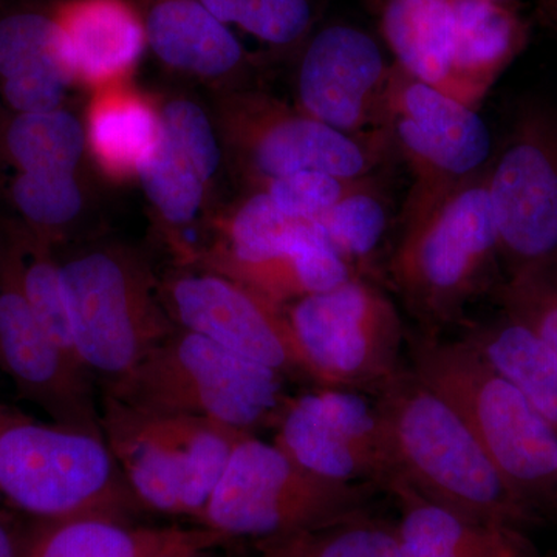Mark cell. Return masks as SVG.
Returning a JSON list of instances; mask_svg holds the SVG:
<instances>
[{
  "mask_svg": "<svg viewBox=\"0 0 557 557\" xmlns=\"http://www.w3.org/2000/svg\"><path fill=\"white\" fill-rule=\"evenodd\" d=\"M376 406L394 458L395 486L475 522L522 530L536 516L523 505L453 406L412 370L380 388Z\"/></svg>",
  "mask_w": 557,
  "mask_h": 557,
  "instance_id": "obj_1",
  "label": "cell"
},
{
  "mask_svg": "<svg viewBox=\"0 0 557 557\" xmlns=\"http://www.w3.org/2000/svg\"><path fill=\"white\" fill-rule=\"evenodd\" d=\"M410 370L467 421L516 496L557 512V431L463 341L408 335Z\"/></svg>",
  "mask_w": 557,
  "mask_h": 557,
  "instance_id": "obj_2",
  "label": "cell"
},
{
  "mask_svg": "<svg viewBox=\"0 0 557 557\" xmlns=\"http://www.w3.org/2000/svg\"><path fill=\"white\" fill-rule=\"evenodd\" d=\"M0 500L38 520L141 507L104 438L0 401Z\"/></svg>",
  "mask_w": 557,
  "mask_h": 557,
  "instance_id": "obj_3",
  "label": "cell"
},
{
  "mask_svg": "<svg viewBox=\"0 0 557 557\" xmlns=\"http://www.w3.org/2000/svg\"><path fill=\"white\" fill-rule=\"evenodd\" d=\"M101 432L143 508L197 519L247 432L102 394Z\"/></svg>",
  "mask_w": 557,
  "mask_h": 557,
  "instance_id": "obj_4",
  "label": "cell"
},
{
  "mask_svg": "<svg viewBox=\"0 0 557 557\" xmlns=\"http://www.w3.org/2000/svg\"><path fill=\"white\" fill-rule=\"evenodd\" d=\"M104 394L163 412L205 418L237 431L276 423L284 375L196 333L175 330Z\"/></svg>",
  "mask_w": 557,
  "mask_h": 557,
  "instance_id": "obj_5",
  "label": "cell"
},
{
  "mask_svg": "<svg viewBox=\"0 0 557 557\" xmlns=\"http://www.w3.org/2000/svg\"><path fill=\"white\" fill-rule=\"evenodd\" d=\"M73 344L81 364L104 386L132 372L177 330L148 262L102 247L60 259Z\"/></svg>",
  "mask_w": 557,
  "mask_h": 557,
  "instance_id": "obj_6",
  "label": "cell"
},
{
  "mask_svg": "<svg viewBox=\"0 0 557 557\" xmlns=\"http://www.w3.org/2000/svg\"><path fill=\"white\" fill-rule=\"evenodd\" d=\"M373 486L321 478L248 434L196 520L228 541L287 537L366 512Z\"/></svg>",
  "mask_w": 557,
  "mask_h": 557,
  "instance_id": "obj_7",
  "label": "cell"
},
{
  "mask_svg": "<svg viewBox=\"0 0 557 557\" xmlns=\"http://www.w3.org/2000/svg\"><path fill=\"white\" fill-rule=\"evenodd\" d=\"M486 170L426 218L405 226L392 256V278L424 332L460 322L496 265Z\"/></svg>",
  "mask_w": 557,
  "mask_h": 557,
  "instance_id": "obj_8",
  "label": "cell"
},
{
  "mask_svg": "<svg viewBox=\"0 0 557 557\" xmlns=\"http://www.w3.org/2000/svg\"><path fill=\"white\" fill-rule=\"evenodd\" d=\"M383 127L412 174L403 228L426 218L490 166L493 143L478 110L397 64H392Z\"/></svg>",
  "mask_w": 557,
  "mask_h": 557,
  "instance_id": "obj_9",
  "label": "cell"
},
{
  "mask_svg": "<svg viewBox=\"0 0 557 557\" xmlns=\"http://www.w3.org/2000/svg\"><path fill=\"white\" fill-rule=\"evenodd\" d=\"M310 379L379 392L403 370L408 339L395 304L362 274L285 307Z\"/></svg>",
  "mask_w": 557,
  "mask_h": 557,
  "instance_id": "obj_10",
  "label": "cell"
},
{
  "mask_svg": "<svg viewBox=\"0 0 557 557\" xmlns=\"http://www.w3.org/2000/svg\"><path fill=\"white\" fill-rule=\"evenodd\" d=\"M222 110L223 138L252 190L302 171L369 177L395 152L386 127L344 134L269 95L239 91Z\"/></svg>",
  "mask_w": 557,
  "mask_h": 557,
  "instance_id": "obj_11",
  "label": "cell"
},
{
  "mask_svg": "<svg viewBox=\"0 0 557 557\" xmlns=\"http://www.w3.org/2000/svg\"><path fill=\"white\" fill-rule=\"evenodd\" d=\"M498 259L507 274L557 256V116L542 106L519 113L486 170Z\"/></svg>",
  "mask_w": 557,
  "mask_h": 557,
  "instance_id": "obj_12",
  "label": "cell"
},
{
  "mask_svg": "<svg viewBox=\"0 0 557 557\" xmlns=\"http://www.w3.org/2000/svg\"><path fill=\"white\" fill-rule=\"evenodd\" d=\"M274 445L300 467L343 483L394 485V458L376 403L347 388L322 387L287 398Z\"/></svg>",
  "mask_w": 557,
  "mask_h": 557,
  "instance_id": "obj_13",
  "label": "cell"
},
{
  "mask_svg": "<svg viewBox=\"0 0 557 557\" xmlns=\"http://www.w3.org/2000/svg\"><path fill=\"white\" fill-rule=\"evenodd\" d=\"M160 295L175 327L281 375L311 380L284 309L236 278L185 267L161 282Z\"/></svg>",
  "mask_w": 557,
  "mask_h": 557,
  "instance_id": "obj_14",
  "label": "cell"
},
{
  "mask_svg": "<svg viewBox=\"0 0 557 557\" xmlns=\"http://www.w3.org/2000/svg\"><path fill=\"white\" fill-rule=\"evenodd\" d=\"M299 51L300 110L348 135L383 129L392 64L379 40L355 25L330 24Z\"/></svg>",
  "mask_w": 557,
  "mask_h": 557,
  "instance_id": "obj_15",
  "label": "cell"
},
{
  "mask_svg": "<svg viewBox=\"0 0 557 557\" xmlns=\"http://www.w3.org/2000/svg\"><path fill=\"white\" fill-rule=\"evenodd\" d=\"M0 372L17 395L62 426L100 435L91 375L40 325L0 249Z\"/></svg>",
  "mask_w": 557,
  "mask_h": 557,
  "instance_id": "obj_16",
  "label": "cell"
},
{
  "mask_svg": "<svg viewBox=\"0 0 557 557\" xmlns=\"http://www.w3.org/2000/svg\"><path fill=\"white\" fill-rule=\"evenodd\" d=\"M75 84L95 90L126 83L148 49L131 0H61L51 10Z\"/></svg>",
  "mask_w": 557,
  "mask_h": 557,
  "instance_id": "obj_17",
  "label": "cell"
},
{
  "mask_svg": "<svg viewBox=\"0 0 557 557\" xmlns=\"http://www.w3.org/2000/svg\"><path fill=\"white\" fill-rule=\"evenodd\" d=\"M145 24L148 49L161 64L208 81L247 72L249 54L228 25L199 0H131Z\"/></svg>",
  "mask_w": 557,
  "mask_h": 557,
  "instance_id": "obj_18",
  "label": "cell"
},
{
  "mask_svg": "<svg viewBox=\"0 0 557 557\" xmlns=\"http://www.w3.org/2000/svg\"><path fill=\"white\" fill-rule=\"evenodd\" d=\"M73 84L51 11H20L0 20V91L11 112L60 109Z\"/></svg>",
  "mask_w": 557,
  "mask_h": 557,
  "instance_id": "obj_19",
  "label": "cell"
},
{
  "mask_svg": "<svg viewBox=\"0 0 557 557\" xmlns=\"http://www.w3.org/2000/svg\"><path fill=\"white\" fill-rule=\"evenodd\" d=\"M228 539L208 528L137 527L119 516L91 515L39 520L24 557H161L175 549L200 552Z\"/></svg>",
  "mask_w": 557,
  "mask_h": 557,
  "instance_id": "obj_20",
  "label": "cell"
},
{
  "mask_svg": "<svg viewBox=\"0 0 557 557\" xmlns=\"http://www.w3.org/2000/svg\"><path fill=\"white\" fill-rule=\"evenodd\" d=\"M456 24L454 100L479 109L528 42V24L518 7L496 0H450Z\"/></svg>",
  "mask_w": 557,
  "mask_h": 557,
  "instance_id": "obj_21",
  "label": "cell"
},
{
  "mask_svg": "<svg viewBox=\"0 0 557 557\" xmlns=\"http://www.w3.org/2000/svg\"><path fill=\"white\" fill-rule=\"evenodd\" d=\"M388 493L401 507L399 557H531L533 553L518 528L463 518L406 486L392 487Z\"/></svg>",
  "mask_w": 557,
  "mask_h": 557,
  "instance_id": "obj_22",
  "label": "cell"
},
{
  "mask_svg": "<svg viewBox=\"0 0 557 557\" xmlns=\"http://www.w3.org/2000/svg\"><path fill=\"white\" fill-rule=\"evenodd\" d=\"M381 33L394 64L454 98L456 24L450 0H386Z\"/></svg>",
  "mask_w": 557,
  "mask_h": 557,
  "instance_id": "obj_23",
  "label": "cell"
},
{
  "mask_svg": "<svg viewBox=\"0 0 557 557\" xmlns=\"http://www.w3.org/2000/svg\"><path fill=\"white\" fill-rule=\"evenodd\" d=\"M84 126L87 150L106 174L137 177L160 143V108L121 83L97 90Z\"/></svg>",
  "mask_w": 557,
  "mask_h": 557,
  "instance_id": "obj_24",
  "label": "cell"
},
{
  "mask_svg": "<svg viewBox=\"0 0 557 557\" xmlns=\"http://www.w3.org/2000/svg\"><path fill=\"white\" fill-rule=\"evenodd\" d=\"M461 341L557 431V357L533 330L515 318L469 324Z\"/></svg>",
  "mask_w": 557,
  "mask_h": 557,
  "instance_id": "obj_25",
  "label": "cell"
},
{
  "mask_svg": "<svg viewBox=\"0 0 557 557\" xmlns=\"http://www.w3.org/2000/svg\"><path fill=\"white\" fill-rule=\"evenodd\" d=\"M215 271L236 278L281 309L307 296L338 287L359 274L319 237L314 225L309 233L269 258L234 263Z\"/></svg>",
  "mask_w": 557,
  "mask_h": 557,
  "instance_id": "obj_26",
  "label": "cell"
},
{
  "mask_svg": "<svg viewBox=\"0 0 557 557\" xmlns=\"http://www.w3.org/2000/svg\"><path fill=\"white\" fill-rule=\"evenodd\" d=\"M86 150V126L64 108L13 112L2 129L3 156L17 172H76Z\"/></svg>",
  "mask_w": 557,
  "mask_h": 557,
  "instance_id": "obj_27",
  "label": "cell"
},
{
  "mask_svg": "<svg viewBox=\"0 0 557 557\" xmlns=\"http://www.w3.org/2000/svg\"><path fill=\"white\" fill-rule=\"evenodd\" d=\"M391 209L375 177L344 197L313 222L317 233L336 255L361 274L379 251L388 228Z\"/></svg>",
  "mask_w": 557,
  "mask_h": 557,
  "instance_id": "obj_28",
  "label": "cell"
},
{
  "mask_svg": "<svg viewBox=\"0 0 557 557\" xmlns=\"http://www.w3.org/2000/svg\"><path fill=\"white\" fill-rule=\"evenodd\" d=\"M267 557H399L397 527L366 512L293 536L260 541Z\"/></svg>",
  "mask_w": 557,
  "mask_h": 557,
  "instance_id": "obj_29",
  "label": "cell"
},
{
  "mask_svg": "<svg viewBox=\"0 0 557 557\" xmlns=\"http://www.w3.org/2000/svg\"><path fill=\"white\" fill-rule=\"evenodd\" d=\"M222 24L236 25L271 49L296 50L313 33L322 0H199Z\"/></svg>",
  "mask_w": 557,
  "mask_h": 557,
  "instance_id": "obj_30",
  "label": "cell"
},
{
  "mask_svg": "<svg viewBox=\"0 0 557 557\" xmlns=\"http://www.w3.org/2000/svg\"><path fill=\"white\" fill-rule=\"evenodd\" d=\"M10 200L22 226L53 245L84 208L76 172H16L10 183Z\"/></svg>",
  "mask_w": 557,
  "mask_h": 557,
  "instance_id": "obj_31",
  "label": "cell"
},
{
  "mask_svg": "<svg viewBox=\"0 0 557 557\" xmlns=\"http://www.w3.org/2000/svg\"><path fill=\"white\" fill-rule=\"evenodd\" d=\"M137 178L160 219L177 228L193 223L207 199L208 183L163 137L139 166Z\"/></svg>",
  "mask_w": 557,
  "mask_h": 557,
  "instance_id": "obj_32",
  "label": "cell"
},
{
  "mask_svg": "<svg viewBox=\"0 0 557 557\" xmlns=\"http://www.w3.org/2000/svg\"><path fill=\"white\" fill-rule=\"evenodd\" d=\"M496 298L505 314L533 330L557 357V256L509 274Z\"/></svg>",
  "mask_w": 557,
  "mask_h": 557,
  "instance_id": "obj_33",
  "label": "cell"
},
{
  "mask_svg": "<svg viewBox=\"0 0 557 557\" xmlns=\"http://www.w3.org/2000/svg\"><path fill=\"white\" fill-rule=\"evenodd\" d=\"M161 137L189 161L205 182L212 183L222 164V137L207 110L188 98H175L160 108Z\"/></svg>",
  "mask_w": 557,
  "mask_h": 557,
  "instance_id": "obj_34",
  "label": "cell"
},
{
  "mask_svg": "<svg viewBox=\"0 0 557 557\" xmlns=\"http://www.w3.org/2000/svg\"><path fill=\"white\" fill-rule=\"evenodd\" d=\"M372 177L350 178L329 172L302 171L270 180L255 190L269 194L288 218L313 223Z\"/></svg>",
  "mask_w": 557,
  "mask_h": 557,
  "instance_id": "obj_35",
  "label": "cell"
},
{
  "mask_svg": "<svg viewBox=\"0 0 557 557\" xmlns=\"http://www.w3.org/2000/svg\"><path fill=\"white\" fill-rule=\"evenodd\" d=\"M32 530H24L14 516L0 512V557H24Z\"/></svg>",
  "mask_w": 557,
  "mask_h": 557,
  "instance_id": "obj_36",
  "label": "cell"
},
{
  "mask_svg": "<svg viewBox=\"0 0 557 557\" xmlns=\"http://www.w3.org/2000/svg\"><path fill=\"white\" fill-rule=\"evenodd\" d=\"M539 13H541L542 20L548 16L549 11L555 9L557 0H536Z\"/></svg>",
  "mask_w": 557,
  "mask_h": 557,
  "instance_id": "obj_37",
  "label": "cell"
},
{
  "mask_svg": "<svg viewBox=\"0 0 557 557\" xmlns=\"http://www.w3.org/2000/svg\"><path fill=\"white\" fill-rule=\"evenodd\" d=\"M209 552V549H208ZM197 553H203L200 552V549H194V548H183V549H175V552L168 553V555L161 556V557H189L193 555H197Z\"/></svg>",
  "mask_w": 557,
  "mask_h": 557,
  "instance_id": "obj_38",
  "label": "cell"
},
{
  "mask_svg": "<svg viewBox=\"0 0 557 557\" xmlns=\"http://www.w3.org/2000/svg\"><path fill=\"white\" fill-rule=\"evenodd\" d=\"M545 24L549 25V27L553 28L557 33V5L555 9L549 11V14L547 17H545Z\"/></svg>",
  "mask_w": 557,
  "mask_h": 557,
  "instance_id": "obj_39",
  "label": "cell"
},
{
  "mask_svg": "<svg viewBox=\"0 0 557 557\" xmlns=\"http://www.w3.org/2000/svg\"><path fill=\"white\" fill-rule=\"evenodd\" d=\"M496 2L508 3V5L518 7V0H496Z\"/></svg>",
  "mask_w": 557,
  "mask_h": 557,
  "instance_id": "obj_40",
  "label": "cell"
},
{
  "mask_svg": "<svg viewBox=\"0 0 557 557\" xmlns=\"http://www.w3.org/2000/svg\"><path fill=\"white\" fill-rule=\"evenodd\" d=\"M189 557H209V552L197 553V555H193Z\"/></svg>",
  "mask_w": 557,
  "mask_h": 557,
  "instance_id": "obj_41",
  "label": "cell"
}]
</instances>
